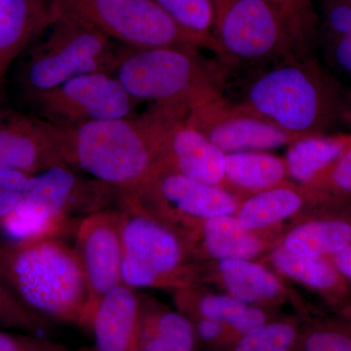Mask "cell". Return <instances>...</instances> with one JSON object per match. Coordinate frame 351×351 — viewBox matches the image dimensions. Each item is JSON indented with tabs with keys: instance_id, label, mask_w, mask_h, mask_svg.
Returning a JSON list of instances; mask_svg holds the SVG:
<instances>
[{
	"instance_id": "cell-6",
	"label": "cell",
	"mask_w": 351,
	"mask_h": 351,
	"mask_svg": "<svg viewBox=\"0 0 351 351\" xmlns=\"http://www.w3.org/2000/svg\"><path fill=\"white\" fill-rule=\"evenodd\" d=\"M25 61L21 83L29 101L92 73H112L122 45L89 25L55 18Z\"/></svg>"
},
{
	"instance_id": "cell-21",
	"label": "cell",
	"mask_w": 351,
	"mask_h": 351,
	"mask_svg": "<svg viewBox=\"0 0 351 351\" xmlns=\"http://www.w3.org/2000/svg\"><path fill=\"white\" fill-rule=\"evenodd\" d=\"M80 180L66 165H57L32 174L23 191L25 199L31 201L56 217L64 219L69 207L80 199L83 191L94 188Z\"/></svg>"
},
{
	"instance_id": "cell-23",
	"label": "cell",
	"mask_w": 351,
	"mask_h": 351,
	"mask_svg": "<svg viewBox=\"0 0 351 351\" xmlns=\"http://www.w3.org/2000/svg\"><path fill=\"white\" fill-rule=\"evenodd\" d=\"M196 345L188 316L169 309L147 311L142 306L137 351H195Z\"/></svg>"
},
{
	"instance_id": "cell-1",
	"label": "cell",
	"mask_w": 351,
	"mask_h": 351,
	"mask_svg": "<svg viewBox=\"0 0 351 351\" xmlns=\"http://www.w3.org/2000/svg\"><path fill=\"white\" fill-rule=\"evenodd\" d=\"M234 77L226 96L295 138L336 133L351 123V87L314 56Z\"/></svg>"
},
{
	"instance_id": "cell-9",
	"label": "cell",
	"mask_w": 351,
	"mask_h": 351,
	"mask_svg": "<svg viewBox=\"0 0 351 351\" xmlns=\"http://www.w3.org/2000/svg\"><path fill=\"white\" fill-rule=\"evenodd\" d=\"M38 117L55 125L75 127L88 122L134 117L137 101L112 73L77 76L31 101Z\"/></svg>"
},
{
	"instance_id": "cell-18",
	"label": "cell",
	"mask_w": 351,
	"mask_h": 351,
	"mask_svg": "<svg viewBox=\"0 0 351 351\" xmlns=\"http://www.w3.org/2000/svg\"><path fill=\"white\" fill-rule=\"evenodd\" d=\"M320 203L302 184L286 181L240 201L235 217L244 228L258 232Z\"/></svg>"
},
{
	"instance_id": "cell-13",
	"label": "cell",
	"mask_w": 351,
	"mask_h": 351,
	"mask_svg": "<svg viewBox=\"0 0 351 351\" xmlns=\"http://www.w3.org/2000/svg\"><path fill=\"white\" fill-rule=\"evenodd\" d=\"M75 252L86 278L92 306L101 295L122 284L123 248L119 213L101 211L88 216L78 228Z\"/></svg>"
},
{
	"instance_id": "cell-22",
	"label": "cell",
	"mask_w": 351,
	"mask_h": 351,
	"mask_svg": "<svg viewBox=\"0 0 351 351\" xmlns=\"http://www.w3.org/2000/svg\"><path fill=\"white\" fill-rule=\"evenodd\" d=\"M218 269L228 294L240 301L261 306L282 297L278 276L253 260L219 261Z\"/></svg>"
},
{
	"instance_id": "cell-4",
	"label": "cell",
	"mask_w": 351,
	"mask_h": 351,
	"mask_svg": "<svg viewBox=\"0 0 351 351\" xmlns=\"http://www.w3.org/2000/svg\"><path fill=\"white\" fill-rule=\"evenodd\" d=\"M66 130V164L108 188L137 195L160 170L156 132L145 112Z\"/></svg>"
},
{
	"instance_id": "cell-7",
	"label": "cell",
	"mask_w": 351,
	"mask_h": 351,
	"mask_svg": "<svg viewBox=\"0 0 351 351\" xmlns=\"http://www.w3.org/2000/svg\"><path fill=\"white\" fill-rule=\"evenodd\" d=\"M54 18L89 25L129 48L208 49L182 29L156 0H49Z\"/></svg>"
},
{
	"instance_id": "cell-16",
	"label": "cell",
	"mask_w": 351,
	"mask_h": 351,
	"mask_svg": "<svg viewBox=\"0 0 351 351\" xmlns=\"http://www.w3.org/2000/svg\"><path fill=\"white\" fill-rule=\"evenodd\" d=\"M315 218L291 230L280 247L295 255L328 258L351 245L350 203H327Z\"/></svg>"
},
{
	"instance_id": "cell-14",
	"label": "cell",
	"mask_w": 351,
	"mask_h": 351,
	"mask_svg": "<svg viewBox=\"0 0 351 351\" xmlns=\"http://www.w3.org/2000/svg\"><path fill=\"white\" fill-rule=\"evenodd\" d=\"M172 208L186 218L204 221L235 215L240 200L223 186L196 181L172 170H160L135 195Z\"/></svg>"
},
{
	"instance_id": "cell-8",
	"label": "cell",
	"mask_w": 351,
	"mask_h": 351,
	"mask_svg": "<svg viewBox=\"0 0 351 351\" xmlns=\"http://www.w3.org/2000/svg\"><path fill=\"white\" fill-rule=\"evenodd\" d=\"M119 213L123 257L121 282L131 289L157 287L179 274L184 262L181 240L128 195Z\"/></svg>"
},
{
	"instance_id": "cell-19",
	"label": "cell",
	"mask_w": 351,
	"mask_h": 351,
	"mask_svg": "<svg viewBox=\"0 0 351 351\" xmlns=\"http://www.w3.org/2000/svg\"><path fill=\"white\" fill-rule=\"evenodd\" d=\"M285 159L263 151L230 152L226 156L223 188L240 201L287 181Z\"/></svg>"
},
{
	"instance_id": "cell-31",
	"label": "cell",
	"mask_w": 351,
	"mask_h": 351,
	"mask_svg": "<svg viewBox=\"0 0 351 351\" xmlns=\"http://www.w3.org/2000/svg\"><path fill=\"white\" fill-rule=\"evenodd\" d=\"M304 186L318 200L351 204V149Z\"/></svg>"
},
{
	"instance_id": "cell-36",
	"label": "cell",
	"mask_w": 351,
	"mask_h": 351,
	"mask_svg": "<svg viewBox=\"0 0 351 351\" xmlns=\"http://www.w3.org/2000/svg\"><path fill=\"white\" fill-rule=\"evenodd\" d=\"M346 281L351 282V245L328 258Z\"/></svg>"
},
{
	"instance_id": "cell-32",
	"label": "cell",
	"mask_w": 351,
	"mask_h": 351,
	"mask_svg": "<svg viewBox=\"0 0 351 351\" xmlns=\"http://www.w3.org/2000/svg\"><path fill=\"white\" fill-rule=\"evenodd\" d=\"M323 40L351 34V4L348 0H322Z\"/></svg>"
},
{
	"instance_id": "cell-34",
	"label": "cell",
	"mask_w": 351,
	"mask_h": 351,
	"mask_svg": "<svg viewBox=\"0 0 351 351\" xmlns=\"http://www.w3.org/2000/svg\"><path fill=\"white\" fill-rule=\"evenodd\" d=\"M324 46L328 63L351 75V34L327 41Z\"/></svg>"
},
{
	"instance_id": "cell-43",
	"label": "cell",
	"mask_w": 351,
	"mask_h": 351,
	"mask_svg": "<svg viewBox=\"0 0 351 351\" xmlns=\"http://www.w3.org/2000/svg\"><path fill=\"white\" fill-rule=\"evenodd\" d=\"M348 1H350V3L351 4V0H348Z\"/></svg>"
},
{
	"instance_id": "cell-20",
	"label": "cell",
	"mask_w": 351,
	"mask_h": 351,
	"mask_svg": "<svg viewBox=\"0 0 351 351\" xmlns=\"http://www.w3.org/2000/svg\"><path fill=\"white\" fill-rule=\"evenodd\" d=\"M351 149V134L306 136L288 145L285 162L288 176L308 184L318 173Z\"/></svg>"
},
{
	"instance_id": "cell-28",
	"label": "cell",
	"mask_w": 351,
	"mask_h": 351,
	"mask_svg": "<svg viewBox=\"0 0 351 351\" xmlns=\"http://www.w3.org/2000/svg\"><path fill=\"white\" fill-rule=\"evenodd\" d=\"M164 11L182 29L215 51L214 27L216 7L214 0H156Z\"/></svg>"
},
{
	"instance_id": "cell-42",
	"label": "cell",
	"mask_w": 351,
	"mask_h": 351,
	"mask_svg": "<svg viewBox=\"0 0 351 351\" xmlns=\"http://www.w3.org/2000/svg\"><path fill=\"white\" fill-rule=\"evenodd\" d=\"M2 76H0V82H1Z\"/></svg>"
},
{
	"instance_id": "cell-26",
	"label": "cell",
	"mask_w": 351,
	"mask_h": 351,
	"mask_svg": "<svg viewBox=\"0 0 351 351\" xmlns=\"http://www.w3.org/2000/svg\"><path fill=\"white\" fill-rule=\"evenodd\" d=\"M189 318L204 317L219 321L232 330L237 339L269 322L267 311L257 304H247L226 295H206L195 308L184 313Z\"/></svg>"
},
{
	"instance_id": "cell-35",
	"label": "cell",
	"mask_w": 351,
	"mask_h": 351,
	"mask_svg": "<svg viewBox=\"0 0 351 351\" xmlns=\"http://www.w3.org/2000/svg\"><path fill=\"white\" fill-rule=\"evenodd\" d=\"M31 176L24 171L10 168L0 169V191L23 193Z\"/></svg>"
},
{
	"instance_id": "cell-2",
	"label": "cell",
	"mask_w": 351,
	"mask_h": 351,
	"mask_svg": "<svg viewBox=\"0 0 351 351\" xmlns=\"http://www.w3.org/2000/svg\"><path fill=\"white\" fill-rule=\"evenodd\" d=\"M0 276L32 311L86 326L89 288L75 250L53 239L0 246Z\"/></svg>"
},
{
	"instance_id": "cell-30",
	"label": "cell",
	"mask_w": 351,
	"mask_h": 351,
	"mask_svg": "<svg viewBox=\"0 0 351 351\" xmlns=\"http://www.w3.org/2000/svg\"><path fill=\"white\" fill-rule=\"evenodd\" d=\"M295 351H351L350 318L311 321L301 328Z\"/></svg>"
},
{
	"instance_id": "cell-24",
	"label": "cell",
	"mask_w": 351,
	"mask_h": 351,
	"mask_svg": "<svg viewBox=\"0 0 351 351\" xmlns=\"http://www.w3.org/2000/svg\"><path fill=\"white\" fill-rule=\"evenodd\" d=\"M271 262L277 271L339 302L348 294L346 280L327 258L295 255L282 247L274 251Z\"/></svg>"
},
{
	"instance_id": "cell-10",
	"label": "cell",
	"mask_w": 351,
	"mask_h": 351,
	"mask_svg": "<svg viewBox=\"0 0 351 351\" xmlns=\"http://www.w3.org/2000/svg\"><path fill=\"white\" fill-rule=\"evenodd\" d=\"M188 107L152 105L147 110L156 132L160 170L213 186L225 184L226 154L186 121Z\"/></svg>"
},
{
	"instance_id": "cell-15",
	"label": "cell",
	"mask_w": 351,
	"mask_h": 351,
	"mask_svg": "<svg viewBox=\"0 0 351 351\" xmlns=\"http://www.w3.org/2000/svg\"><path fill=\"white\" fill-rule=\"evenodd\" d=\"M142 304L133 289L123 284L108 291L92 304L86 326L96 351H137Z\"/></svg>"
},
{
	"instance_id": "cell-41",
	"label": "cell",
	"mask_w": 351,
	"mask_h": 351,
	"mask_svg": "<svg viewBox=\"0 0 351 351\" xmlns=\"http://www.w3.org/2000/svg\"><path fill=\"white\" fill-rule=\"evenodd\" d=\"M0 169H3V167H2L1 163H0Z\"/></svg>"
},
{
	"instance_id": "cell-29",
	"label": "cell",
	"mask_w": 351,
	"mask_h": 351,
	"mask_svg": "<svg viewBox=\"0 0 351 351\" xmlns=\"http://www.w3.org/2000/svg\"><path fill=\"white\" fill-rule=\"evenodd\" d=\"M301 326L297 320H270L240 337L223 351H295Z\"/></svg>"
},
{
	"instance_id": "cell-38",
	"label": "cell",
	"mask_w": 351,
	"mask_h": 351,
	"mask_svg": "<svg viewBox=\"0 0 351 351\" xmlns=\"http://www.w3.org/2000/svg\"><path fill=\"white\" fill-rule=\"evenodd\" d=\"M21 199L22 193L0 191V219L10 214L19 204Z\"/></svg>"
},
{
	"instance_id": "cell-40",
	"label": "cell",
	"mask_w": 351,
	"mask_h": 351,
	"mask_svg": "<svg viewBox=\"0 0 351 351\" xmlns=\"http://www.w3.org/2000/svg\"><path fill=\"white\" fill-rule=\"evenodd\" d=\"M44 346V350H45V351H64V350H62L61 348H55V346Z\"/></svg>"
},
{
	"instance_id": "cell-37",
	"label": "cell",
	"mask_w": 351,
	"mask_h": 351,
	"mask_svg": "<svg viewBox=\"0 0 351 351\" xmlns=\"http://www.w3.org/2000/svg\"><path fill=\"white\" fill-rule=\"evenodd\" d=\"M0 351H45L43 346L23 343L19 339L0 332Z\"/></svg>"
},
{
	"instance_id": "cell-25",
	"label": "cell",
	"mask_w": 351,
	"mask_h": 351,
	"mask_svg": "<svg viewBox=\"0 0 351 351\" xmlns=\"http://www.w3.org/2000/svg\"><path fill=\"white\" fill-rule=\"evenodd\" d=\"M201 226L205 250L216 260H253L265 248L257 232L244 228L235 215L207 219Z\"/></svg>"
},
{
	"instance_id": "cell-12",
	"label": "cell",
	"mask_w": 351,
	"mask_h": 351,
	"mask_svg": "<svg viewBox=\"0 0 351 351\" xmlns=\"http://www.w3.org/2000/svg\"><path fill=\"white\" fill-rule=\"evenodd\" d=\"M66 130L41 117L8 113L0 117V163L2 167L36 174L66 165Z\"/></svg>"
},
{
	"instance_id": "cell-5",
	"label": "cell",
	"mask_w": 351,
	"mask_h": 351,
	"mask_svg": "<svg viewBox=\"0 0 351 351\" xmlns=\"http://www.w3.org/2000/svg\"><path fill=\"white\" fill-rule=\"evenodd\" d=\"M112 75L138 104L184 106L225 93L228 71L200 50L122 46Z\"/></svg>"
},
{
	"instance_id": "cell-17",
	"label": "cell",
	"mask_w": 351,
	"mask_h": 351,
	"mask_svg": "<svg viewBox=\"0 0 351 351\" xmlns=\"http://www.w3.org/2000/svg\"><path fill=\"white\" fill-rule=\"evenodd\" d=\"M54 19L49 0H0V76Z\"/></svg>"
},
{
	"instance_id": "cell-3",
	"label": "cell",
	"mask_w": 351,
	"mask_h": 351,
	"mask_svg": "<svg viewBox=\"0 0 351 351\" xmlns=\"http://www.w3.org/2000/svg\"><path fill=\"white\" fill-rule=\"evenodd\" d=\"M215 59L234 77L292 59L313 57L308 36L269 0H223L216 6Z\"/></svg>"
},
{
	"instance_id": "cell-39",
	"label": "cell",
	"mask_w": 351,
	"mask_h": 351,
	"mask_svg": "<svg viewBox=\"0 0 351 351\" xmlns=\"http://www.w3.org/2000/svg\"><path fill=\"white\" fill-rule=\"evenodd\" d=\"M1 291H0V311H1V309L3 308V306H5V304L12 306V304H10V302H5V297H1Z\"/></svg>"
},
{
	"instance_id": "cell-33",
	"label": "cell",
	"mask_w": 351,
	"mask_h": 351,
	"mask_svg": "<svg viewBox=\"0 0 351 351\" xmlns=\"http://www.w3.org/2000/svg\"><path fill=\"white\" fill-rule=\"evenodd\" d=\"M302 31L319 38L318 18L311 0H269Z\"/></svg>"
},
{
	"instance_id": "cell-11",
	"label": "cell",
	"mask_w": 351,
	"mask_h": 351,
	"mask_svg": "<svg viewBox=\"0 0 351 351\" xmlns=\"http://www.w3.org/2000/svg\"><path fill=\"white\" fill-rule=\"evenodd\" d=\"M186 121L225 154L276 149L290 145L298 138L247 110L225 93L191 106Z\"/></svg>"
},
{
	"instance_id": "cell-27",
	"label": "cell",
	"mask_w": 351,
	"mask_h": 351,
	"mask_svg": "<svg viewBox=\"0 0 351 351\" xmlns=\"http://www.w3.org/2000/svg\"><path fill=\"white\" fill-rule=\"evenodd\" d=\"M63 219L56 218L43 208L23 198L17 207L0 219L2 232L13 244H25L52 239Z\"/></svg>"
}]
</instances>
